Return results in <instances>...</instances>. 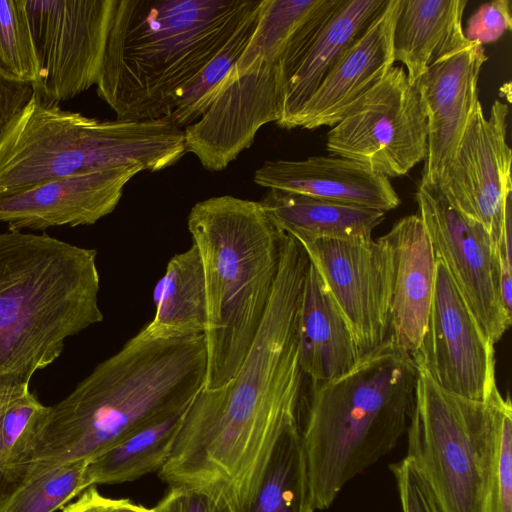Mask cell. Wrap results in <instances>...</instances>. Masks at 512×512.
<instances>
[{
  "label": "cell",
  "mask_w": 512,
  "mask_h": 512,
  "mask_svg": "<svg viewBox=\"0 0 512 512\" xmlns=\"http://www.w3.org/2000/svg\"><path fill=\"white\" fill-rule=\"evenodd\" d=\"M309 265L286 244L258 333L226 385L202 389L189 405L168 461L158 471L170 487L201 490L230 512L252 500L285 428L298 421L304 374L297 317Z\"/></svg>",
  "instance_id": "cell-1"
},
{
  "label": "cell",
  "mask_w": 512,
  "mask_h": 512,
  "mask_svg": "<svg viewBox=\"0 0 512 512\" xmlns=\"http://www.w3.org/2000/svg\"><path fill=\"white\" fill-rule=\"evenodd\" d=\"M206 367L204 334L155 338L141 329L49 406L28 469L89 461L134 431L185 410L205 386Z\"/></svg>",
  "instance_id": "cell-2"
},
{
  "label": "cell",
  "mask_w": 512,
  "mask_h": 512,
  "mask_svg": "<svg viewBox=\"0 0 512 512\" xmlns=\"http://www.w3.org/2000/svg\"><path fill=\"white\" fill-rule=\"evenodd\" d=\"M263 0H115L96 84L124 121L166 118Z\"/></svg>",
  "instance_id": "cell-3"
},
{
  "label": "cell",
  "mask_w": 512,
  "mask_h": 512,
  "mask_svg": "<svg viewBox=\"0 0 512 512\" xmlns=\"http://www.w3.org/2000/svg\"><path fill=\"white\" fill-rule=\"evenodd\" d=\"M417 383L411 355L390 337L346 373L311 386L298 426L315 510L390 453L406 432Z\"/></svg>",
  "instance_id": "cell-4"
},
{
  "label": "cell",
  "mask_w": 512,
  "mask_h": 512,
  "mask_svg": "<svg viewBox=\"0 0 512 512\" xmlns=\"http://www.w3.org/2000/svg\"><path fill=\"white\" fill-rule=\"evenodd\" d=\"M97 250L42 234L0 233V379L30 383L65 341L103 321Z\"/></svg>",
  "instance_id": "cell-5"
},
{
  "label": "cell",
  "mask_w": 512,
  "mask_h": 512,
  "mask_svg": "<svg viewBox=\"0 0 512 512\" xmlns=\"http://www.w3.org/2000/svg\"><path fill=\"white\" fill-rule=\"evenodd\" d=\"M188 230L202 261L207 327L204 389L239 371L264 319L286 233L259 201L230 195L197 202Z\"/></svg>",
  "instance_id": "cell-6"
},
{
  "label": "cell",
  "mask_w": 512,
  "mask_h": 512,
  "mask_svg": "<svg viewBox=\"0 0 512 512\" xmlns=\"http://www.w3.org/2000/svg\"><path fill=\"white\" fill-rule=\"evenodd\" d=\"M186 153L167 119L99 120L32 93L0 128V195L68 176L140 165L155 172Z\"/></svg>",
  "instance_id": "cell-7"
},
{
  "label": "cell",
  "mask_w": 512,
  "mask_h": 512,
  "mask_svg": "<svg viewBox=\"0 0 512 512\" xmlns=\"http://www.w3.org/2000/svg\"><path fill=\"white\" fill-rule=\"evenodd\" d=\"M501 399L500 392L488 402L452 394L417 367L406 457L441 512H486Z\"/></svg>",
  "instance_id": "cell-8"
},
{
  "label": "cell",
  "mask_w": 512,
  "mask_h": 512,
  "mask_svg": "<svg viewBox=\"0 0 512 512\" xmlns=\"http://www.w3.org/2000/svg\"><path fill=\"white\" fill-rule=\"evenodd\" d=\"M428 126L420 96L402 66L359 99L327 133L331 156L386 178L407 174L427 155Z\"/></svg>",
  "instance_id": "cell-9"
},
{
  "label": "cell",
  "mask_w": 512,
  "mask_h": 512,
  "mask_svg": "<svg viewBox=\"0 0 512 512\" xmlns=\"http://www.w3.org/2000/svg\"><path fill=\"white\" fill-rule=\"evenodd\" d=\"M115 0H24L40 68L34 91L61 102L96 85Z\"/></svg>",
  "instance_id": "cell-10"
},
{
  "label": "cell",
  "mask_w": 512,
  "mask_h": 512,
  "mask_svg": "<svg viewBox=\"0 0 512 512\" xmlns=\"http://www.w3.org/2000/svg\"><path fill=\"white\" fill-rule=\"evenodd\" d=\"M418 215L435 258L448 270L478 323L495 344L511 325L502 304L496 248L479 223L462 214L435 183L420 181Z\"/></svg>",
  "instance_id": "cell-11"
},
{
  "label": "cell",
  "mask_w": 512,
  "mask_h": 512,
  "mask_svg": "<svg viewBox=\"0 0 512 512\" xmlns=\"http://www.w3.org/2000/svg\"><path fill=\"white\" fill-rule=\"evenodd\" d=\"M411 357L416 367L452 394L488 402L499 392L494 343L438 259L427 327Z\"/></svg>",
  "instance_id": "cell-12"
},
{
  "label": "cell",
  "mask_w": 512,
  "mask_h": 512,
  "mask_svg": "<svg viewBox=\"0 0 512 512\" xmlns=\"http://www.w3.org/2000/svg\"><path fill=\"white\" fill-rule=\"evenodd\" d=\"M300 244L349 324L359 356L383 344L390 332L393 271L385 237Z\"/></svg>",
  "instance_id": "cell-13"
},
{
  "label": "cell",
  "mask_w": 512,
  "mask_h": 512,
  "mask_svg": "<svg viewBox=\"0 0 512 512\" xmlns=\"http://www.w3.org/2000/svg\"><path fill=\"white\" fill-rule=\"evenodd\" d=\"M509 107L495 100L486 117L480 101L450 163L434 182L466 217L484 227L497 249L512 204Z\"/></svg>",
  "instance_id": "cell-14"
},
{
  "label": "cell",
  "mask_w": 512,
  "mask_h": 512,
  "mask_svg": "<svg viewBox=\"0 0 512 512\" xmlns=\"http://www.w3.org/2000/svg\"><path fill=\"white\" fill-rule=\"evenodd\" d=\"M279 118L276 64L256 59L243 72L231 70L204 114L183 129L186 152L205 169L221 171L252 145L262 126Z\"/></svg>",
  "instance_id": "cell-15"
},
{
  "label": "cell",
  "mask_w": 512,
  "mask_h": 512,
  "mask_svg": "<svg viewBox=\"0 0 512 512\" xmlns=\"http://www.w3.org/2000/svg\"><path fill=\"white\" fill-rule=\"evenodd\" d=\"M386 2L339 0L327 20L311 17L295 32L276 63L279 127L290 128L304 104Z\"/></svg>",
  "instance_id": "cell-16"
},
{
  "label": "cell",
  "mask_w": 512,
  "mask_h": 512,
  "mask_svg": "<svg viewBox=\"0 0 512 512\" xmlns=\"http://www.w3.org/2000/svg\"><path fill=\"white\" fill-rule=\"evenodd\" d=\"M141 171L134 165L78 174L0 195V222L16 231L95 224L114 211L126 184Z\"/></svg>",
  "instance_id": "cell-17"
},
{
  "label": "cell",
  "mask_w": 512,
  "mask_h": 512,
  "mask_svg": "<svg viewBox=\"0 0 512 512\" xmlns=\"http://www.w3.org/2000/svg\"><path fill=\"white\" fill-rule=\"evenodd\" d=\"M484 47L469 42L435 61L413 84L427 118V155L420 181L434 183L453 159L478 104Z\"/></svg>",
  "instance_id": "cell-18"
},
{
  "label": "cell",
  "mask_w": 512,
  "mask_h": 512,
  "mask_svg": "<svg viewBox=\"0 0 512 512\" xmlns=\"http://www.w3.org/2000/svg\"><path fill=\"white\" fill-rule=\"evenodd\" d=\"M399 0H387L308 99L290 128L333 127L393 67V28Z\"/></svg>",
  "instance_id": "cell-19"
},
{
  "label": "cell",
  "mask_w": 512,
  "mask_h": 512,
  "mask_svg": "<svg viewBox=\"0 0 512 512\" xmlns=\"http://www.w3.org/2000/svg\"><path fill=\"white\" fill-rule=\"evenodd\" d=\"M392 254L389 337L410 355L425 334L435 287L436 258L418 214L383 235Z\"/></svg>",
  "instance_id": "cell-20"
},
{
  "label": "cell",
  "mask_w": 512,
  "mask_h": 512,
  "mask_svg": "<svg viewBox=\"0 0 512 512\" xmlns=\"http://www.w3.org/2000/svg\"><path fill=\"white\" fill-rule=\"evenodd\" d=\"M254 182L268 189L298 193L388 212L400 197L390 180L365 166L336 156L302 160H268L254 173Z\"/></svg>",
  "instance_id": "cell-21"
},
{
  "label": "cell",
  "mask_w": 512,
  "mask_h": 512,
  "mask_svg": "<svg viewBox=\"0 0 512 512\" xmlns=\"http://www.w3.org/2000/svg\"><path fill=\"white\" fill-rule=\"evenodd\" d=\"M299 361L311 386L349 371L360 359L352 331L310 263L297 317Z\"/></svg>",
  "instance_id": "cell-22"
},
{
  "label": "cell",
  "mask_w": 512,
  "mask_h": 512,
  "mask_svg": "<svg viewBox=\"0 0 512 512\" xmlns=\"http://www.w3.org/2000/svg\"><path fill=\"white\" fill-rule=\"evenodd\" d=\"M466 0H399L393 28L394 60L411 85L438 59L468 44L462 27Z\"/></svg>",
  "instance_id": "cell-23"
},
{
  "label": "cell",
  "mask_w": 512,
  "mask_h": 512,
  "mask_svg": "<svg viewBox=\"0 0 512 512\" xmlns=\"http://www.w3.org/2000/svg\"><path fill=\"white\" fill-rule=\"evenodd\" d=\"M259 202L275 225L299 243L371 239L385 219L381 210L276 189H268Z\"/></svg>",
  "instance_id": "cell-24"
},
{
  "label": "cell",
  "mask_w": 512,
  "mask_h": 512,
  "mask_svg": "<svg viewBox=\"0 0 512 512\" xmlns=\"http://www.w3.org/2000/svg\"><path fill=\"white\" fill-rule=\"evenodd\" d=\"M155 314L142 329L155 338L204 334L207 327L205 278L197 247L175 254L153 291Z\"/></svg>",
  "instance_id": "cell-25"
},
{
  "label": "cell",
  "mask_w": 512,
  "mask_h": 512,
  "mask_svg": "<svg viewBox=\"0 0 512 512\" xmlns=\"http://www.w3.org/2000/svg\"><path fill=\"white\" fill-rule=\"evenodd\" d=\"M187 409L134 431L89 460L90 486L134 481L159 471L172 453Z\"/></svg>",
  "instance_id": "cell-26"
},
{
  "label": "cell",
  "mask_w": 512,
  "mask_h": 512,
  "mask_svg": "<svg viewBox=\"0 0 512 512\" xmlns=\"http://www.w3.org/2000/svg\"><path fill=\"white\" fill-rule=\"evenodd\" d=\"M48 409L29 383L0 379V504L25 477Z\"/></svg>",
  "instance_id": "cell-27"
},
{
  "label": "cell",
  "mask_w": 512,
  "mask_h": 512,
  "mask_svg": "<svg viewBox=\"0 0 512 512\" xmlns=\"http://www.w3.org/2000/svg\"><path fill=\"white\" fill-rule=\"evenodd\" d=\"M298 421L279 437L261 482L242 512H314Z\"/></svg>",
  "instance_id": "cell-28"
},
{
  "label": "cell",
  "mask_w": 512,
  "mask_h": 512,
  "mask_svg": "<svg viewBox=\"0 0 512 512\" xmlns=\"http://www.w3.org/2000/svg\"><path fill=\"white\" fill-rule=\"evenodd\" d=\"M87 460L30 467L1 502L0 512H54L90 488Z\"/></svg>",
  "instance_id": "cell-29"
},
{
  "label": "cell",
  "mask_w": 512,
  "mask_h": 512,
  "mask_svg": "<svg viewBox=\"0 0 512 512\" xmlns=\"http://www.w3.org/2000/svg\"><path fill=\"white\" fill-rule=\"evenodd\" d=\"M324 0H263L253 34L233 71H245L258 59L275 65L288 41Z\"/></svg>",
  "instance_id": "cell-30"
},
{
  "label": "cell",
  "mask_w": 512,
  "mask_h": 512,
  "mask_svg": "<svg viewBox=\"0 0 512 512\" xmlns=\"http://www.w3.org/2000/svg\"><path fill=\"white\" fill-rule=\"evenodd\" d=\"M261 6L196 75L165 119L183 130L204 114L246 48L255 29Z\"/></svg>",
  "instance_id": "cell-31"
},
{
  "label": "cell",
  "mask_w": 512,
  "mask_h": 512,
  "mask_svg": "<svg viewBox=\"0 0 512 512\" xmlns=\"http://www.w3.org/2000/svg\"><path fill=\"white\" fill-rule=\"evenodd\" d=\"M0 71L37 91L40 68L24 0H0Z\"/></svg>",
  "instance_id": "cell-32"
},
{
  "label": "cell",
  "mask_w": 512,
  "mask_h": 512,
  "mask_svg": "<svg viewBox=\"0 0 512 512\" xmlns=\"http://www.w3.org/2000/svg\"><path fill=\"white\" fill-rule=\"evenodd\" d=\"M486 512H512V405L498 404L497 442L490 476Z\"/></svg>",
  "instance_id": "cell-33"
},
{
  "label": "cell",
  "mask_w": 512,
  "mask_h": 512,
  "mask_svg": "<svg viewBox=\"0 0 512 512\" xmlns=\"http://www.w3.org/2000/svg\"><path fill=\"white\" fill-rule=\"evenodd\" d=\"M512 27L509 0H494L480 5L469 17L464 35L468 41L482 46L497 41Z\"/></svg>",
  "instance_id": "cell-34"
},
{
  "label": "cell",
  "mask_w": 512,
  "mask_h": 512,
  "mask_svg": "<svg viewBox=\"0 0 512 512\" xmlns=\"http://www.w3.org/2000/svg\"><path fill=\"white\" fill-rule=\"evenodd\" d=\"M390 469L397 483L402 512H441L431 490L408 457L393 463Z\"/></svg>",
  "instance_id": "cell-35"
},
{
  "label": "cell",
  "mask_w": 512,
  "mask_h": 512,
  "mask_svg": "<svg viewBox=\"0 0 512 512\" xmlns=\"http://www.w3.org/2000/svg\"><path fill=\"white\" fill-rule=\"evenodd\" d=\"M153 512H230L218 499L206 492L186 487H170L152 508Z\"/></svg>",
  "instance_id": "cell-36"
},
{
  "label": "cell",
  "mask_w": 512,
  "mask_h": 512,
  "mask_svg": "<svg viewBox=\"0 0 512 512\" xmlns=\"http://www.w3.org/2000/svg\"><path fill=\"white\" fill-rule=\"evenodd\" d=\"M135 503L129 499H112L101 495L95 486L62 508V512H132Z\"/></svg>",
  "instance_id": "cell-37"
},
{
  "label": "cell",
  "mask_w": 512,
  "mask_h": 512,
  "mask_svg": "<svg viewBox=\"0 0 512 512\" xmlns=\"http://www.w3.org/2000/svg\"><path fill=\"white\" fill-rule=\"evenodd\" d=\"M32 86L7 78L0 71V128L29 100Z\"/></svg>",
  "instance_id": "cell-38"
},
{
  "label": "cell",
  "mask_w": 512,
  "mask_h": 512,
  "mask_svg": "<svg viewBox=\"0 0 512 512\" xmlns=\"http://www.w3.org/2000/svg\"><path fill=\"white\" fill-rule=\"evenodd\" d=\"M132 512H153V511H152V508L148 509L142 505L135 504L132 509Z\"/></svg>",
  "instance_id": "cell-39"
}]
</instances>
